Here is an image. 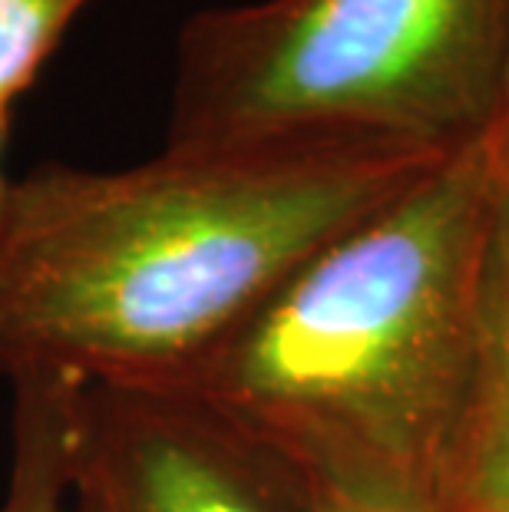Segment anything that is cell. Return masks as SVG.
Listing matches in <instances>:
<instances>
[{
	"label": "cell",
	"mask_w": 509,
	"mask_h": 512,
	"mask_svg": "<svg viewBox=\"0 0 509 512\" xmlns=\"http://www.w3.org/2000/svg\"><path fill=\"white\" fill-rule=\"evenodd\" d=\"M443 156L291 136L43 162L0 225V377L162 387Z\"/></svg>",
	"instance_id": "1"
},
{
	"label": "cell",
	"mask_w": 509,
	"mask_h": 512,
	"mask_svg": "<svg viewBox=\"0 0 509 512\" xmlns=\"http://www.w3.org/2000/svg\"><path fill=\"white\" fill-rule=\"evenodd\" d=\"M493 172L473 139L344 228L162 387L308 479L440 512L486 354Z\"/></svg>",
	"instance_id": "2"
},
{
	"label": "cell",
	"mask_w": 509,
	"mask_h": 512,
	"mask_svg": "<svg viewBox=\"0 0 509 512\" xmlns=\"http://www.w3.org/2000/svg\"><path fill=\"white\" fill-rule=\"evenodd\" d=\"M509 0H262L186 20L166 146L331 136L453 152L490 126Z\"/></svg>",
	"instance_id": "3"
},
{
	"label": "cell",
	"mask_w": 509,
	"mask_h": 512,
	"mask_svg": "<svg viewBox=\"0 0 509 512\" xmlns=\"http://www.w3.org/2000/svg\"><path fill=\"white\" fill-rule=\"evenodd\" d=\"M70 512H318L311 483L262 443L166 390L77 387Z\"/></svg>",
	"instance_id": "4"
},
{
	"label": "cell",
	"mask_w": 509,
	"mask_h": 512,
	"mask_svg": "<svg viewBox=\"0 0 509 512\" xmlns=\"http://www.w3.org/2000/svg\"><path fill=\"white\" fill-rule=\"evenodd\" d=\"M440 512H509V252L496 235L480 390Z\"/></svg>",
	"instance_id": "5"
},
{
	"label": "cell",
	"mask_w": 509,
	"mask_h": 512,
	"mask_svg": "<svg viewBox=\"0 0 509 512\" xmlns=\"http://www.w3.org/2000/svg\"><path fill=\"white\" fill-rule=\"evenodd\" d=\"M73 384H14V453L0 512H70L67 413Z\"/></svg>",
	"instance_id": "6"
},
{
	"label": "cell",
	"mask_w": 509,
	"mask_h": 512,
	"mask_svg": "<svg viewBox=\"0 0 509 512\" xmlns=\"http://www.w3.org/2000/svg\"><path fill=\"white\" fill-rule=\"evenodd\" d=\"M93 0H0V113L37 83L70 24Z\"/></svg>",
	"instance_id": "7"
},
{
	"label": "cell",
	"mask_w": 509,
	"mask_h": 512,
	"mask_svg": "<svg viewBox=\"0 0 509 512\" xmlns=\"http://www.w3.org/2000/svg\"><path fill=\"white\" fill-rule=\"evenodd\" d=\"M486 152H490V172H493V205H496V245L509 252V50L506 67L500 80V96L490 126L483 133Z\"/></svg>",
	"instance_id": "8"
},
{
	"label": "cell",
	"mask_w": 509,
	"mask_h": 512,
	"mask_svg": "<svg viewBox=\"0 0 509 512\" xmlns=\"http://www.w3.org/2000/svg\"><path fill=\"white\" fill-rule=\"evenodd\" d=\"M311 493H314V506H318V512H410V509L371 503V499H361V496H348L331 486H311Z\"/></svg>",
	"instance_id": "9"
},
{
	"label": "cell",
	"mask_w": 509,
	"mask_h": 512,
	"mask_svg": "<svg viewBox=\"0 0 509 512\" xmlns=\"http://www.w3.org/2000/svg\"><path fill=\"white\" fill-rule=\"evenodd\" d=\"M7 113H0V225L7 219V209H10V195H14V179L7 176V162H4V152H7Z\"/></svg>",
	"instance_id": "10"
}]
</instances>
